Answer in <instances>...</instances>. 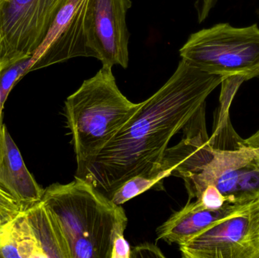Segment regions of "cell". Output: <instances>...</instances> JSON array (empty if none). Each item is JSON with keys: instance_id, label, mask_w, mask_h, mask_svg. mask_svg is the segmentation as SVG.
Wrapping results in <instances>:
<instances>
[{"instance_id": "cell-1", "label": "cell", "mask_w": 259, "mask_h": 258, "mask_svg": "<svg viewBox=\"0 0 259 258\" xmlns=\"http://www.w3.org/2000/svg\"><path fill=\"white\" fill-rule=\"evenodd\" d=\"M224 79L181 59L168 80L143 101L78 177L110 198L132 177L157 175L172 138L205 107Z\"/></svg>"}, {"instance_id": "cell-2", "label": "cell", "mask_w": 259, "mask_h": 258, "mask_svg": "<svg viewBox=\"0 0 259 258\" xmlns=\"http://www.w3.org/2000/svg\"><path fill=\"white\" fill-rule=\"evenodd\" d=\"M183 130L181 142L166 151L161 170L172 168L171 176L184 180L188 201L199 199L208 186H215L232 204L259 199V146L243 140L232 149L214 148L202 115L195 117Z\"/></svg>"}, {"instance_id": "cell-3", "label": "cell", "mask_w": 259, "mask_h": 258, "mask_svg": "<svg viewBox=\"0 0 259 258\" xmlns=\"http://www.w3.org/2000/svg\"><path fill=\"white\" fill-rule=\"evenodd\" d=\"M41 201L59 224L71 258H111L115 233L127 225L121 205L77 176L44 189Z\"/></svg>"}, {"instance_id": "cell-4", "label": "cell", "mask_w": 259, "mask_h": 258, "mask_svg": "<svg viewBox=\"0 0 259 258\" xmlns=\"http://www.w3.org/2000/svg\"><path fill=\"white\" fill-rule=\"evenodd\" d=\"M112 69L102 67L65 102L67 125L77 160V177L143 104L127 99L118 88Z\"/></svg>"}, {"instance_id": "cell-5", "label": "cell", "mask_w": 259, "mask_h": 258, "mask_svg": "<svg viewBox=\"0 0 259 258\" xmlns=\"http://www.w3.org/2000/svg\"><path fill=\"white\" fill-rule=\"evenodd\" d=\"M179 53L201 71L247 81L259 77V27L215 24L192 33Z\"/></svg>"}, {"instance_id": "cell-6", "label": "cell", "mask_w": 259, "mask_h": 258, "mask_svg": "<svg viewBox=\"0 0 259 258\" xmlns=\"http://www.w3.org/2000/svg\"><path fill=\"white\" fill-rule=\"evenodd\" d=\"M67 1H0V68L34 56Z\"/></svg>"}, {"instance_id": "cell-7", "label": "cell", "mask_w": 259, "mask_h": 258, "mask_svg": "<svg viewBox=\"0 0 259 258\" xmlns=\"http://www.w3.org/2000/svg\"><path fill=\"white\" fill-rule=\"evenodd\" d=\"M184 258H259V199L180 245Z\"/></svg>"}, {"instance_id": "cell-8", "label": "cell", "mask_w": 259, "mask_h": 258, "mask_svg": "<svg viewBox=\"0 0 259 258\" xmlns=\"http://www.w3.org/2000/svg\"><path fill=\"white\" fill-rule=\"evenodd\" d=\"M131 0H88L84 32L88 57H94L103 66L129 63L130 33L126 16Z\"/></svg>"}, {"instance_id": "cell-9", "label": "cell", "mask_w": 259, "mask_h": 258, "mask_svg": "<svg viewBox=\"0 0 259 258\" xmlns=\"http://www.w3.org/2000/svg\"><path fill=\"white\" fill-rule=\"evenodd\" d=\"M88 0H68L58 14L45 40L36 53L37 69L66 62L77 57H88L84 22Z\"/></svg>"}, {"instance_id": "cell-10", "label": "cell", "mask_w": 259, "mask_h": 258, "mask_svg": "<svg viewBox=\"0 0 259 258\" xmlns=\"http://www.w3.org/2000/svg\"><path fill=\"white\" fill-rule=\"evenodd\" d=\"M0 188L22 211L40 201L44 191L27 170L6 124L0 130Z\"/></svg>"}, {"instance_id": "cell-11", "label": "cell", "mask_w": 259, "mask_h": 258, "mask_svg": "<svg viewBox=\"0 0 259 258\" xmlns=\"http://www.w3.org/2000/svg\"><path fill=\"white\" fill-rule=\"evenodd\" d=\"M251 204V203H249ZM226 202L217 210L205 209L200 201H188L156 230L157 239L168 244L184 245L198 234L248 204Z\"/></svg>"}, {"instance_id": "cell-12", "label": "cell", "mask_w": 259, "mask_h": 258, "mask_svg": "<svg viewBox=\"0 0 259 258\" xmlns=\"http://www.w3.org/2000/svg\"><path fill=\"white\" fill-rule=\"evenodd\" d=\"M38 258H71L56 218L42 201L24 210Z\"/></svg>"}, {"instance_id": "cell-13", "label": "cell", "mask_w": 259, "mask_h": 258, "mask_svg": "<svg viewBox=\"0 0 259 258\" xmlns=\"http://www.w3.org/2000/svg\"><path fill=\"white\" fill-rule=\"evenodd\" d=\"M0 257L38 258L24 211L0 225Z\"/></svg>"}, {"instance_id": "cell-14", "label": "cell", "mask_w": 259, "mask_h": 258, "mask_svg": "<svg viewBox=\"0 0 259 258\" xmlns=\"http://www.w3.org/2000/svg\"><path fill=\"white\" fill-rule=\"evenodd\" d=\"M172 171L173 169L169 168L161 170L154 177L138 175L132 177L115 191L110 199L117 205H121L152 188L162 186L163 180L171 176Z\"/></svg>"}, {"instance_id": "cell-15", "label": "cell", "mask_w": 259, "mask_h": 258, "mask_svg": "<svg viewBox=\"0 0 259 258\" xmlns=\"http://www.w3.org/2000/svg\"><path fill=\"white\" fill-rule=\"evenodd\" d=\"M33 57L24 58L0 68V94L5 106L11 90L18 80L29 73Z\"/></svg>"}, {"instance_id": "cell-16", "label": "cell", "mask_w": 259, "mask_h": 258, "mask_svg": "<svg viewBox=\"0 0 259 258\" xmlns=\"http://www.w3.org/2000/svg\"><path fill=\"white\" fill-rule=\"evenodd\" d=\"M21 211L20 206L0 188V225L13 220Z\"/></svg>"}, {"instance_id": "cell-17", "label": "cell", "mask_w": 259, "mask_h": 258, "mask_svg": "<svg viewBox=\"0 0 259 258\" xmlns=\"http://www.w3.org/2000/svg\"><path fill=\"white\" fill-rule=\"evenodd\" d=\"M197 200L200 201L205 209L209 210H217L221 209L227 202L225 197L214 186H207L202 192L200 198Z\"/></svg>"}, {"instance_id": "cell-18", "label": "cell", "mask_w": 259, "mask_h": 258, "mask_svg": "<svg viewBox=\"0 0 259 258\" xmlns=\"http://www.w3.org/2000/svg\"><path fill=\"white\" fill-rule=\"evenodd\" d=\"M125 229H119L115 233L111 258H131V248L124 238Z\"/></svg>"}, {"instance_id": "cell-19", "label": "cell", "mask_w": 259, "mask_h": 258, "mask_svg": "<svg viewBox=\"0 0 259 258\" xmlns=\"http://www.w3.org/2000/svg\"><path fill=\"white\" fill-rule=\"evenodd\" d=\"M138 257H165V255L155 244L145 242L131 249V258Z\"/></svg>"}, {"instance_id": "cell-20", "label": "cell", "mask_w": 259, "mask_h": 258, "mask_svg": "<svg viewBox=\"0 0 259 258\" xmlns=\"http://www.w3.org/2000/svg\"><path fill=\"white\" fill-rule=\"evenodd\" d=\"M217 0H196L195 3L199 23L203 22L215 6Z\"/></svg>"}, {"instance_id": "cell-21", "label": "cell", "mask_w": 259, "mask_h": 258, "mask_svg": "<svg viewBox=\"0 0 259 258\" xmlns=\"http://www.w3.org/2000/svg\"><path fill=\"white\" fill-rule=\"evenodd\" d=\"M3 109H4V106H3V101H2L1 94H0V130L3 128V126L4 125L3 121Z\"/></svg>"}, {"instance_id": "cell-22", "label": "cell", "mask_w": 259, "mask_h": 258, "mask_svg": "<svg viewBox=\"0 0 259 258\" xmlns=\"http://www.w3.org/2000/svg\"><path fill=\"white\" fill-rule=\"evenodd\" d=\"M256 164H257V165H258V168H259V154L258 156H257V158H256Z\"/></svg>"}, {"instance_id": "cell-23", "label": "cell", "mask_w": 259, "mask_h": 258, "mask_svg": "<svg viewBox=\"0 0 259 258\" xmlns=\"http://www.w3.org/2000/svg\"><path fill=\"white\" fill-rule=\"evenodd\" d=\"M257 14H258L259 17V9H258V11H257Z\"/></svg>"}, {"instance_id": "cell-24", "label": "cell", "mask_w": 259, "mask_h": 258, "mask_svg": "<svg viewBox=\"0 0 259 258\" xmlns=\"http://www.w3.org/2000/svg\"><path fill=\"white\" fill-rule=\"evenodd\" d=\"M0 41H1V37H0Z\"/></svg>"}, {"instance_id": "cell-25", "label": "cell", "mask_w": 259, "mask_h": 258, "mask_svg": "<svg viewBox=\"0 0 259 258\" xmlns=\"http://www.w3.org/2000/svg\"><path fill=\"white\" fill-rule=\"evenodd\" d=\"M0 1H1V0H0Z\"/></svg>"}]
</instances>
